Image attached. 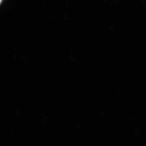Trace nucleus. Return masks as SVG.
I'll list each match as a JSON object with an SVG mask.
<instances>
[{
    "instance_id": "nucleus-1",
    "label": "nucleus",
    "mask_w": 146,
    "mask_h": 146,
    "mask_svg": "<svg viewBox=\"0 0 146 146\" xmlns=\"http://www.w3.org/2000/svg\"><path fill=\"white\" fill-rule=\"evenodd\" d=\"M2 1V0H0V4L1 3Z\"/></svg>"
}]
</instances>
